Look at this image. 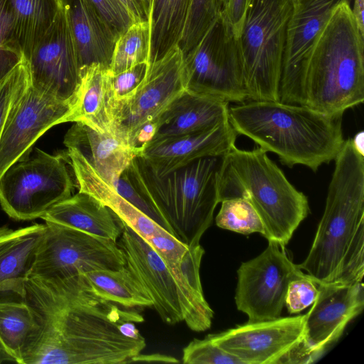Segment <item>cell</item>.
<instances>
[{
	"label": "cell",
	"instance_id": "1",
	"mask_svg": "<svg viewBox=\"0 0 364 364\" xmlns=\"http://www.w3.org/2000/svg\"><path fill=\"white\" fill-rule=\"evenodd\" d=\"M24 301L39 328L25 348L22 364H122L132 362L146 347L141 336L123 331L127 322L144 321L97 296L80 274L65 279L29 277Z\"/></svg>",
	"mask_w": 364,
	"mask_h": 364
},
{
	"label": "cell",
	"instance_id": "2",
	"mask_svg": "<svg viewBox=\"0 0 364 364\" xmlns=\"http://www.w3.org/2000/svg\"><path fill=\"white\" fill-rule=\"evenodd\" d=\"M228 117L238 134L276 154L289 168L303 165L315 172L334 161L345 141L343 114L328 115L304 105L247 100L229 107Z\"/></svg>",
	"mask_w": 364,
	"mask_h": 364
},
{
	"label": "cell",
	"instance_id": "3",
	"mask_svg": "<svg viewBox=\"0 0 364 364\" xmlns=\"http://www.w3.org/2000/svg\"><path fill=\"white\" fill-rule=\"evenodd\" d=\"M363 51L364 36L345 1L333 9L302 66L299 105L338 115L362 104Z\"/></svg>",
	"mask_w": 364,
	"mask_h": 364
},
{
	"label": "cell",
	"instance_id": "4",
	"mask_svg": "<svg viewBox=\"0 0 364 364\" xmlns=\"http://www.w3.org/2000/svg\"><path fill=\"white\" fill-rule=\"evenodd\" d=\"M117 242L124 266L144 288L164 322L184 323L196 332L211 327L214 311L202 287L200 269L205 250L200 245L193 246L183 259H166L125 223Z\"/></svg>",
	"mask_w": 364,
	"mask_h": 364
},
{
	"label": "cell",
	"instance_id": "5",
	"mask_svg": "<svg viewBox=\"0 0 364 364\" xmlns=\"http://www.w3.org/2000/svg\"><path fill=\"white\" fill-rule=\"evenodd\" d=\"M222 158H199L158 174L136 156L125 171L133 186L156 209L172 235L188 246H196L211 225L220 203L218 177Z\"/></svg>",
	"mask_w": 364,
	"mask_h": 364
},
{
	"label": "cell",
	"instance_id": "6",
	"mask_svg": "<svg viewBox=\"0 0 364 364\" xmlns=\"http://www.w3.org/2000/svg\"><path fill=\"white\" fill-rule=\"evenodd\" d=\"M267 153L259 146L242 150L234 146L224 154L218 171V198L220 203L248 199L262 222L263 236L285 247L308 216L309 200Z\"/></svg>",
	"mask_w": 364,
	"mask_h": 364
},
{
	"label": "cell",
	"instance_id": "7",
	"mask_svg": "<svg viewBox=\"0 0 364 364\" xmlns=\"http://www.w3.org/2000/svg\"><path fill=\"white\" fill-rule=\"evenodd\" d=\"M334 161L323 214L307 257L298 264L316 284L333 280L355 234L364 227V156L348 139Z\"/></svg>",
	"mask_w": 364,
	"mask_h": 364
},
{
	"label": "cell",
	"instance_id": "8",
	"mask_svg": "<svg viewBox=\"0 0 364 364\" xmlns=\"http://www.w3.org/2000/svg\"><path fill=\"white\" fill-rule=\"evenodd\" d=\"M291 10V0L249 1L238 38L247 100L279 101Z\"/></svg>",
	"mask_w": 364,
	"mask_h": 364
},
{
	"label": "cell",
	"instance_id": "9",
	"mask_svg": "<svg viewBox=\"0 0 364 364\" xmlns=\"http://www.w3.org/2000/svg\"><path fill=\"white\" fill-rule=\"evenodd\" d=\"M65 153H35L11 165L0 178V205L15 220L41 218L54 205L72 196L75 183Z\"/></svg>",
	"mask_w": 364,
	"mask_h": 364
},
{
	"label": "cell",
	"instance_id": "10",
	"mask_svg": "<svg viewBox=\"0 0 364 364\" xmlns=\"http://www.w3.org/2000/svg\"><path fill=\"white\" fill-rule=\"evenodd\" d=\"M186 90L228 103L247 100L238 38L220 15L183 55Z\"/></svg>",
	"mask_w": 364,
	"mask_h": 364
},
{
	"label": "cell",
	"instance_id": "11",
	"mask_svg": "<svg viewBox=\"0 0 364 364\" xmlns=\"http://www.w3.org/2000/svg\"><path fill=\"white\" fill-rule=\"evenodd\" d=\"M46 232L29 277L65 279L124 265L117 242L46 221Z\"/></svg>",
	"mask_w": 364,
	"mask_h": 364
},
{
	"label": "cell",
	"instance_id": "12",
	"mask_svg": "<svg viewBox=\"0 0 364 364\" xmlns=\"http://www.w3.org/2000/svg\"><path fill=\"white\" fill-rule=\"evenodd\" d=\"M306 275L274 241L258 256L242 262L237 269L235 300L249 322L275 319L281 316L289 282Z\"/></svg>",
	"mask_w": 364,
	"mask_h": 364
},
{
	"label": "cell",
	"instance_id": "13",
	"mask_svg": "<svg viewBox=\"0 0 364 364\" xmlns=\"http://www.w3.org/2000/svg\"><path fill=\"white\" fill-rule=\"evenodd\" d=\"M186 90L183 54L177 46L148 64L146 75L134 94L116 107L118 136L132 148L139 132L148 126L155 128L161 114Z\"/></svg>",
	"mask_w": 364,
	"mask_h": 364
},
{
	"label": "cell",
	"instance_id": "14",
	"mask_svg": "<svg viewBox=\"0 0 364 364\" xmlns=\"http://www.w3.org/2000/svg\"><path fill=\"white\" fill-rule=\"evenodd\" d=\"M26 61L31 86L72 108L80 83V70L63 6Z\"/></svg>",
	"mask_w": 364,
	"mask_h": 364
},
{
	"label": "cell",
	"instance_id": "15",
	"mask_svg": "<svg viewBox=\"0 0 364 364\" xmlns=\"http://www.w3.org/2000/svg\"><path fill=\"white\" fill-rule=\"evenodd\" d=\"M305 314L249 322L207 336L244 364H282L304 338Z\"/></svg>",
	"mask_w": 364,
	"mask_h": 364
},
{
	"label": "cell",
	"instance_id": "16",
	"mask_svg": "<svg viewBox=\"0 0 364 364\" xmlns=\"http://www.w3.org/2000/svg\"><path fill=\"white\" fill-rule=\"evenodd\" d=\"M71 106L30 85L14 107L0 138V178L29 155L35 142L52 127L64 123Z\"/></svg>",
	"mask_w": 364,
	"mask_h": 364
},
{
	"label": "cell",
	"instance_id": "17",
	"mask_svg": "<svg viewBox=\"0 0 364 364\" xmlns=\"http://www.w3.org/2000/svg\"><path fill=\"white\" fill-rule=\"evenodd\" d=\"M318 295L305 314L304 341L317 360L342 336L364 308L363 282L320 283Z\"/></svg>",
	"mask_w": 364,
	"mask_h": 364
},
{
	"label": "cell",
	"instance_id": "18",
	"mask_svg": "<svg viewBox=\"0 0 364 364\" xmlns=\"http://www.w3.org/2000/svg\"><path fill=\"white\" fill-rule=\"evenodd\" d=\"M350 0H296L288 21L279 87V101L299 105L302 66L314 42L341 3Z\"/></svg>",
	"mask_w": 364,
	"mask_h": 364
},
{
	"label": "cell",
	"instance_id": "19",
	"mask_svg": "<svg viewBox=\"0 0 364 364\" xmlns=\"http://www.w3.org/2000/svg\"><path fill=\"white\" fill-rule=\"evenodd\" d=\"M237 135L228 121L205 131L151 141L138 156L164 174L199 158L223 156L235 146Z\"/></svg>",
	"mask_w": 364,
	"mask_h": 364
},
{
	"label": "cell",
	"instance_id": "20",
	"mask_svg": "<svg viewBox=\"0 0 364 364\" xmlns=\"http://www.w3.org/2000/svg\"><path fill=\"white\" fill-rule=\"evenodd\" d=\"M46 232V223L0 228V303L24 301L25 284Z\"/></svg>",
	"mask_w": 364,
	"mask_h": 364
},
{
	"label": "cell",
	"instance_id": "21",
	"mask_svg": "<svg viewBox=\"0 0 364 364\" xmlns=\"http://www.w3.org/2000/svg\"><path fill=\"white\" fill-rule=\"evenodd\" d=\"M75 44L80 73L92 64L109 69L118 38L88 0H60Z\"/></svg>",
	"mask_w": 364,
	"mask_h": 364
},
{
	"label": "cell",
	"instance_id": "22",
	"mask_svg": "<svg viewBox=\"0 0 364 364\" xmlns=\"http://www.w3.org/2000/svg\"><path fill=\"white\" fill-rule=\"evenodd\" d=\"M63 144L67 149L82 155L99 176L112 186L136 156L121 138L101 133L81 122H75L68 129Z\"/></svg>",
	"mask_w": 364,
	"mask_h": 364
},
{
	"label": "cell",
	"instance_id": "23",
	"mask_svg": "<svg viewBox=\"0 0 364 364\" xmlns=\"http://www.w3.org/2000/svg\"><path fill=\"white\" fill-rule=\"evenodd\" d=\"M228 104L186 90L155 122L154 135L150 141L205 131L228 122Z\"/></svg>",
	"mask_w": 364,
	"mask_h": 364
},
{
	"label": "cell",
	"instance_id": "24",
	"mask_svg": "<svg viewBox=\"0 0 364 364\" xmlns=\"http://www.w3.org/2000/svg\"><path fill=\"white\" fill-rule=\"evenodd\" d=\"M114 107L108 69L92 64L80 73V86L64 123L81 122L101 133L118 136Z\"/></svg>",
	"mask_w": 364,
	"mask_h": 364
},
{
	"label": "cell",
	"instance_id": "25",
	"mask_svg": "<svg viewBox=\"0 0 364 364\" xmlns=\"http://www.w3.org/2000/svg\"><path fill=\"white\" fill-rule=\"evenodd\" d=\"M117 242L124 223L109 208L82 191L54 205L42 218Z\"/></svg>",
	"mask_w": 364,
	"mask_h": 364
},
{
	"label": "cell",
	"instance_id": "26",
	"mask_svg": "<svg viewBox=\"0 0 364 364\" xmlns=\"http://www.w3.org/2000/svg\"><path fill=\"white\" fill-rule=\"evenodd\" d=\"M65 154L73 171L79 191L92 196L109 208L146 240L163 228L121 196L78 152L67 149Z\"/></svg>",
	"mask_w": 364,
	"mask_h": 364
},
{
	"label": "cell",
	"instance_id": "27",
	"mask_svg": "<svg viewBox=\"0 0 364 364\" xmlns=\"http://www.w3.org/2000/svg\"><path fill=\"white\" fill-rule=\"evenodd\" d=\"M191 0H151L149 18L150 46L148 64L178 46Z\"/></svg>",
	"mask_w": 364,
	"mask_h": 364
},
{
	"label": "cell",
	"instance_id": "28",
	"mask_svg": "<svg viewBox=\"0 0 364 364\" xmlns=\"http://www.w3.org/2000/svg\"><path fill=\"white\" fill-rule=\"evenodd\" d=\"M17 38L27 60L54 23L61 9L60 0H9Z\"/></svg>",
	"mask_w": 364,
	"mask_h": 364
},
{
	"label": "cell",
	"instance_id": "29",
	"mask_svg": "<svg viewBox=\"0 0 364 364\" xmlns=\"http://www.w3.org/2000/svg\"><path fill=\"white\" fill-rule=\"evenodd\" d=\"M91 290L121 307L138 310L152 308V301L142 285L124 265L117 269L84 273Z\"/></svg>",
	"mask_w": 364,
	"mask_h": 364
},
{
	"label": "cell",
	"instance_id": "30",
	"mask_svg": "<svg viewBox=\"0 0 364 364\" xmlns=\"http://www.w3.org/2000/svg\"><path fill=\"white\" fill-rule=\"evenodd\" d=\"M39 328L25 301L0 303V349L22 364L26 344Z\"/></svg>",
	"mask_w": 364,
	"mask_h": 364
},
{
	"label": "cell",
	"instance_id": "31",
	"mask_svg": "<svg viewBox=\"0 0 364 364\" xmlns=\"http://www.w3.org/2000/svg\"><path fill=\"white\" fill-rule=\"evenodd\" d=\"M150 30L148 22H135L117 38L108 69L112 75L136 65L148 63Z\"/></svg>",
	"mask_w": 364,
	"mask_h": 364
},
{
	"label": "cell",
	"instance_id": "32",
	"mask_svg": "<svg viewBox=\"0 0 364 364\" xmlns=\"http://www.w3.org/2000/svg\"><path fill=\"white\" fill-rule=\"evenodd\" d=\"M215 218L218 227L243 235L258 232L263 235L264 226L250 201L242 197L225 199Z\"/></svg>",
	"mask_w": 364,
	"mask_h": 364
},
{
	"label": "cell",
	"instance_id": "33",
	"mask_svg": "<svg viewBox=\"0 0 364 364\" xmlns=\"http://www.w3.org/2000/svg\"><path fill=\"white\" fill-rule=\"evenodd\" d=\"M220 0H191L183 34L178 44L183 55L200 41L220 15Z\"/></svg>",
	"mask_w": 364,
	"mask_h": 364
},
{
	"label": "cell",
	"instance_id": "34",
	"mask_svg": "<svg viewBox=\"0 0 364 364\" xmlns=\"http://www.w3.org/2000/svg\"><path fill=\"white\" fill-rule=\"evenodd\" d=\"M24 60L9 0H0V81Z\"/></svg>",
	"mask_w": 364,
	"mask_h": 364
},
{
	"label": "cell",
	"instance_id": "35",
	"mask_svg": "<svg viewBox=\"0 0 364 364\" xmlns=\"http://www.w3.org/2000/svg\"><path fill=\"white\" fill-rule=\"evenodd\" d=\"M30 85V74L24 59L0 81V138L18 100Z\"/></svg>",
	"mask_w": 364,
	"mask_h": 364
},
{
	"label": "cell",
	"instance_id": "36",
	"mask_svg": "<svg viewBox=\"0 0 364 364\" xmlns=\"http://www.w3.org/2000/svg\"><path fill=\"white\" fill-rule=\"evenodd\" d=\"M182 362L186 364H244L218 346L208 336L190 341L183 348Z\"/></svg>",
	"mask_w": 364,
	"mask_h": 364
},
{
	"label": "cell",
	"instance_id": "37",
	"mask_svg": "<svg viewBox=\"0 0 364 364\" xmlns=\"http://www.w3.org/2000/svg\"><path fill=\"white\" fill-rule=\"evenodd\" d=\"M364 274V227L355 234L331 282L353 284L363 282Z\"/></svg>",
	"mask_w": 364,
	"mask_h": 364
},
{
	"label": "cell",
	"instance_id": "38",
	"mask_svg": "<svg viewBox=\"0 0 364 364\" xmlns=\"http://www.w3.org/2000/svg\"><path fill=\"white\" fill-rule=\"evenodd\" d=\"M147 68L148 63H142L116 75H112L109 72L114 104V113L117 106L131 98L134 94L144 80Z\"/></svg>",
	"mask_w": 364,
	"mask_h": 364
},
{
	"label": "cell",
	"instance_id": "39",
	"mask_svg": "<svg viewBox=\"0 0 364 364\" xmlns=\"http://www.w3.org/2000/svg\"><path fill=\"white\" fill-rule=\"evenodd\" d=\"M318 295L316 284L306 274L292 279L287 288L285 305L289 314H298L312 305Z\"/></svg>",
	"mask_w": 364,
	"mask_h": 364
},
{
	"label": "cell",
	"instance_id": "40",
	"mask_svg": "<svg viewBox=\"0 0 364 364\" xmlns=\"http://www.w3.org/2000/svg\"><path fill=\"white\" fill-rule=\"evenodd\" d=\"M119 38L134 21L120 0H88Z\"/></svg>",
	"mask_w": 364,
	"mask_h": 364
},
{
	"label": "cell",
	"instance_id": "41",
	"mask_svg": "<svg viewBox=\"0 0 364 364\" xmlns=\"http://www.w3.org/2000/svg\"><path fill=\"white\" fill-rule=\"evenodd\" d=\"M112 186L124 199L149 217L158 225L171 233L168 224L161 216L156 209L133 186L125 170L121 173L119 178L112 185Z\"/></svg>",
	"mask_w": 364,
	"mask_h": 364
},
{
	"label": "cell",
	"instance_id": "42",
	"mask_svg": "<svg viewBox=\"0 0 364 364\" xmlns=\"http://www.w3.org/2000/svg\"><path fill=\"white\" fill-rule=\"evenodd\" d=\"M220 15L239 38L250 0H220Z\"/></svg>",
	"mask_w": 364,
	"mask_h": 364
},
{
	"label": "cell",
	"instance_id": "43",
	"mask_svg": "<svg viewBox=\"0 0 364 364\" xmlns=\"http://www.w3.org/2000/svg\"><path fill=\"white\" fill-rule=\"evenodd\" d=\"M128 10L134 23L148 22L151 0H120Z\"/></svg>",
	"mask_w": 364,
	"mask_h": 364
},
{
	"label": "cell",
	"instance_id": "44",
	"mask_svg": "<svg viewBox=\"0 0 364 364\" xmlns=\"http://www.w3.org/2000/svg\"><path fill=\"white\" fill-rule=\"evenodd\" d=\"M351 10L360 32L364 36V0H353Z\"/></svg>",
	"mask_w": 364,
	"mask_h": 364
},
{
	"label": "cell",
	"instance_id": "45",
	"mask_svg": "<svg viewBox=\"0 0 364 364\" xmlns=\"http://www.w3.org/2000/svg\"><path fill=\"white\" fill-rule=\"evenodd\" d=\"M139 355L141 357H143L144 358H135L133 362L134 361H147V362H168V363H173V362H176V363H178V361L176 360L173 357H169V356H166V355H158V354H155V355H141L139 354Z\"/></svg>",
	"mask_w": 364,
	"mask_h": 364
},
{
	"label": "cell",
	"instance_id": "46",
	"mask_svg": "<svg viewBox=\"0 0 364 364\" xmlns=\"http://www.w3.org/2000/svg\"><path fill=\"white\" fill-rule=\"evenodd\" d=\"M352 144L357 152L364 156V132L360 131L358 132L353 139Z\"/></svg>",
	"mask_w": 364,
	"mask_h": 364
},
{
	"label": "cell",
	"instance_id": "47",
	"mask_svg": "<svg viewBox=\"0 0 364 364\" xmlns=\"http://www.w3.org/2000/svg\"><path fill=\"white\" fill-rule=\"evenodd\" d=\"M294 1H296V0H291L292 2Z\"/></svg>",
	"mask_w": 364,
	"mask_h": 364
}]
</instances>
